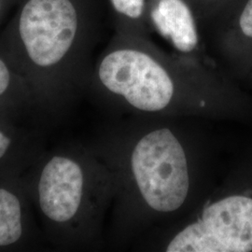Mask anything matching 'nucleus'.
<instances>
[{
    "instance_id": "1",
    "label": "nucleus",
    "mask_w": 252,
    "mask_h": 252,
    "mask_svg": "<svg viewBox=\"0 0 252 252\" xmlns=\"http://www.w3.org/2000/svg\"><path fill=\"white\" fill-rule=\"evenodd\" d=\"M115 178L111 240L186 207L195 189V160L188 138L173 125L108 129L90 145Z\"/></svg>"
},
{
    "instance_id": "2",
    "label": "nucleus",
    "mask_w": 252,
    "mask_h": 252,
    "mask_svg": "<svg viewBox=\"0 0 252 252\" xmlns=\"http://www.w3.org/2000/svg\"><path fill=\"white\" fill-rule=\"evenodd\" d=\"M22 179L47 245L60 252L101 247L115 178L91 146L44 151Z\"/></svg>"
},
{
    "instance_id": "3",
    "label": "nucleus",
    "mask_w": 252,
    "mask_h": 252,
    "mask_svg": "<svg viewBox=\"0 0 252 252\" xmlns=\"http://www.w3.org/2000/svg\"><path fill=\"white\" fill-rule=\"evenodd\" d=\"M81 18L74 0H21L0 34V54L27 83L37 117L57 121L80 86Z\"/></svg>"
},
{
    "instance_id": "4",
    "label": "nucleus",
    "mask_w": 252,
    "mask_h": 252,
    "mask_svg": "<svg viewBox=\"0 0 252 252\" xmlns=\"http://www.w3.org/2000/svg\"><path fill=\"white\" fill-rule=\"evenodd\" d=\"M94 76L110 108L156 117L199 115L167 69L144 52L112 50L100 60Z\"/></svg>"
},
{
    "instance_id": "5",
    "label": "nucleus",
    "mask_w": 252,
    "mask_h": 252,
    "mask_svg": "<svg viewBox=\"0 0 252 252\" xmlns=\"http://www.w3.org/2000/svg\"><path fill=\"white\" fill-rule=\"evenodd\" d=\"M166 252H252V197L209 199L162 246Z\"/></svg>"
},
{
    "instance_id": "6",
    "label": "nucleus",
    "mask_w": 252,
    "mask_h": 252,
    "mask_svg": "<svg viewBox=\"0 0 252 252\" xmlns=\"http://www.w3.org/2000/svg\"><path fill=\"white\" fill-rule=\"evenodd\" d=\"M34 211L22 176L0 178V252L45 249Z\"/></svg>"
},
{
    "instance_id": "7",
    "label": "nucleus",
    "mask_w": 252,
    "mask_h": 252,
    "mask_svg": "<svg viewBox=\"0 0 252 252\" xmlns=\"http://www.w3.org/2000/svg\"><path fill=\"white\" fill-rule=\"evenodd\" d=\"M44 151L36 130L0 124V178L22 176Z\"/></svg>"
},
{
    "instance_id": "8",
    "label": "nucleus",
    "mask_w": 252,
    "mask_h": 252,
    "mask_svg": "<svg viewBox=\"0 0 252 252\" xmlns=\"http://www.w3.org/2000/svg\"><path fill=\"white\" fill-rule=\"evenodd\" d=\"M152 18L160 34L169 39L180 53L192 52L198 36L192 14L182 0H160Z\"/></svg>"
},
{
    "instance_id": "9",
    "label": "nucleus",
    "mask_w": 252,
    "mask_h": 252,
    "mask_svg": "<svg viewBox=\"0 0 252 252\" xmlns=\"http://www.w3.org/2000/svg\"><path fill=\"white\" fill-rule=\"evenodd\" d=\"M37 117L36 105L23 78L0 54V124L18 125L27 116Z\"/></svg>"
},
{
    "instance_id": "10",
    "label": "nucleus",
    "mask_w": 252,
    "mask_h": 252,
    "mask_svg": "<svg viewBox=\"0 0 252 252\" xmlns=\"http://www.w3.org/2000/svg\"><path fill=\"white\" fill-rule=\"evenodd\" d=\"M114 9L127 17L139 18L144 9V0H110Z\"/></svg>"
},
{
    "instance_id": "11",
    "label": "nucleus",
    "mask_w": 252,
    "mask_h": 252,
    "mask_svg": "<svg viewBox=\"0 0 252 252\" xmlns=\"http://www.w3.org/2000/svg\"><path fill=\"white\" fill-rule=\"evenodd\" d=\"M239 26L245 36L252 38V0H249L239 19Z\"/></svg>"
},
{
    "instance_id": "12",
    "label": "nucleus",
    "mask_w": 252,
    "mask_h": 252,
    "mask_svg": "<svg viewBox=\"0 0 252 252\" xmlns=\"http://www.w3.org/2000/svg\"><path fill=\"white\" fill-rule=\"evenodd\" d=\"M9 2V0H0V17L3 14V11L7 8V4Z\"/></svg>"
}]
</instances>
